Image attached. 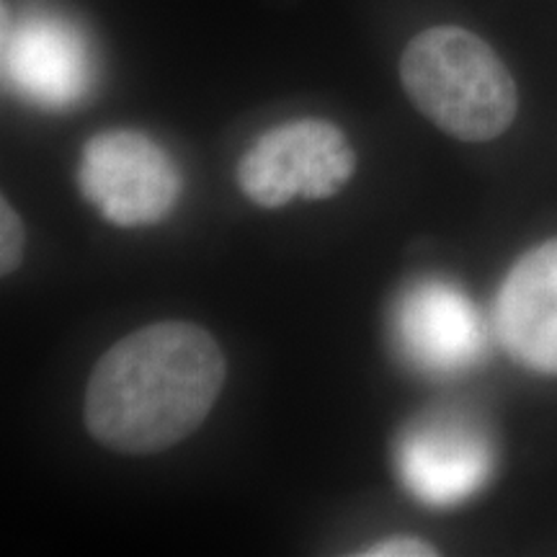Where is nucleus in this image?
Segmentation results:
<instances>
[{
    "label": "nucleus",
    "mask_w": 557,
    "mask_h": 557,
    "mask_svg": "<svg viewBox=\"0 0 557 557\" xmlns=\"http://www.w3.org/2000/svg\"><path fill=\"white\" fill-rule=\"evenodd\" d=\"M225 382V357L205 329L145 325L99 359L86 389V426L103 447L152 455L191 436Z\"/></svg>",
    "instance_id": "f257e3e1"
},
{
    "label": "nucleus",
    "mask_w": 557,
    "mask_h": 557,
    "mask_svg": "<svg viewBox=\"0 0 557 557\" xmlns=\"http://www.w3.org/2000/svg\"><path fill=\"white\" fill-rule=\"evenodd\" d=\"M408 99L426 120L465 143H487L511 127L519 90L504 60L462 26H431L400 58Z\"/></svg>",
    "instance_id": "f03ea898"
},
{
    "label": "nucleus",
    "mask_w": 557,
    "mask_h": 557,
    "mask_svg": "<svg viewBox=\"0 0 557 557\" xmlns=\"http://www.w3.org/2000/svg\"><path fill=\"white\" fill-rule=\"evenodd\" d=\"M357 171V152L336 124L295 120L269 129L238 163V186L253 205L276 209L295 197L329 199Z\"/></svg>",
    "instance_id": "7ed1b4c3"
},
{
    "label": "nucleus",
    "mask_w": 557,
    "mask_h": 557,
    "mask_svg": "<svg viewBox=\"0 0 557 557\" xmlns=\"http://www.w3.org/2000/svg\"><path fill=\"white\" fill-rule=\"evenodd\" d=\"M78 189L116 227L165 220L181 194L173 158L143 132L114 129L90 137L81 152Z\"/></svg>",
    "instance_id": "20e7f679"
},
{
    "label": "nucleus",
    "mask_w": 557,
    "mask_h": 557,
    "mask_svg": "<svg viewBox=\"0 0 557 557\" xmlns=\"http://www.w3.org/2000/svg\"><path fill=\"white\" fill-rule=\"evenodd\" d=\"M5 83L39 107L65 109L86 96L94 81L90 52L73 26L54 16L11 24L3 13Z\"/></svg>",
    "instance_id": "39448f33"
},
{
    "label": "nucleus",
    "mask_w": 557,
    "mask_h": 557,
    "mask_svg": "<svg viewBox=\"0 0 557 557\" xmlns=\"http://www.w3.org/2000/svg\"><path fill=\"white\" fill-rule=\"evenodd\" d=\"M491 447L475 429L459 421H423L398 444V475L418 500L455 506L470 498L491 475Z\"/></svg>",
    "instance_id": "423d86ee"
},
{
    "label": "nucleus",
    "mask_w": 557,
    "mask_h": 557,
    "mask_svg": "<svg viewBox=\"0 0 557 557\" xmlns=\"http://www.w3.org/2000/svg\"><path fill=\"white\" fill-rule=\"evenodd\" d=\"M496 331L513 361L557 377V238L529 250L506 274Z\"/></svg>",
    "instance_id": "0eeeda50"
},
{
    "label": "nucleus",
    "mask_w": 557,
    "mask_h": 557,
    "mask_svg": "<svg viewBox=\"0 0 557 557\" xmlns=\"http://www.w3.org/2000/svg\"><path fill=\"white\" fill-rule=\"evenodd\" d=\"M398 338L413 364L449 374L475 364L485 336L462 292L444 282H423L400 299Z\"/></svg>",
    "instance_id": "6e6552de"
},
{
    "label": "nucleus",
    "mask_w": 557,
    "mask_h": 557,
    "mask_svg": "<svg viewBox=\"0 0 557 557\" xmlns=\"http://www.w3.org/2000/svg\"><path fill=\"white\" fill-rule=\"evenodd\" d=\"M26 233L21 225L16 209L9 205V199L0 201V269L3 274H11L24 259Z\"/></svg>",
    "instance_id": "1a4fd4ad"
},
{
    "label": "nucleus",
    "mask_w": 557,
    "mask_h": 557,
    "mask_svg": "<svg viewBox=\"0 0 557 557\" xmlns=\"http://www.w3.org/2000/svg\"><path fill=\"white\" fill-rule=\"evenodd\" d=\"M364 557H416V555H436L434 545L418 537H389L377 542L372 549L361 553Z\"/></svg>",
    "instance_id": "9d476101"
}]
</instances>
